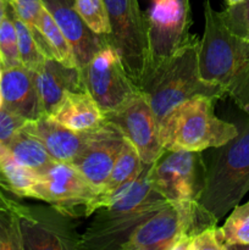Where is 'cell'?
<instances>
[{
  "label": "cell",
  "instance_id": "obj_2",
  "mask_svg": "<svg viewBox=\"0 0 249 250\" xmlns=\"http://www.w3.org/2000/svg\"><path fill=\"white\" fill-rule=\"evenodd\" d=\"M204 16L198 54L200 77L221 87L249 116V38L234 33L210 0L204 2Z\"/></svg>",
  "mask_w": 249,
  "mask_h": 250
},
{
  "label": "cell",
  "instance_id": "obj_12",
  "mask_svg": "<svg viewBox=\"0 0 249 250\" xmlns=\"http://www.w3.org/2000/svg\"><path fill=\"white\" fill-rule=\"evenodd\" d=\"M105 119L112 122L136 148L143 164L156 163L166 151L161 143L158 120L142 92L134 94L119 109L105 114Z\"/></svg>",
  "mask_w": 249,
  "mask_h": 250
},
{
  "label": "cell",
  "instance_id": "obj_6",
  "mask_svg": "<svg viewBox=\"0 0 249 250\" xmlns=\"http://www.w3.org/2000/svg\"><path fill=\"white\" fill-rule=\"evenodd\" d=\"M216 222L199 202L166 203L132 231L122 250H187L194 234Z\"/></svg>",
  "mask_w": 249,
  "mask_h": 250
},
{
  "label": "cell",
  "instance_id": "obj_28",
  "mask_svg": "<svg viewBox=\"0 0 249 250\" xmlns=\"http://www.w3.org/2000/svg\"><path fill=\"white\" fill-rule=\"evenodd\" d=\"M221 14L227 26L234 33L249 38V0H243L233 6H227Z\"/></svg>",
  "mask_w": 249,
  "mask_h": 250
},
{
  "label": "cell",
  "instance_id": "obj_16",
  "mask_svg": "<svg viewBox=\"0 0 249 250\" xmlns=\"http://www.w3.org/2000/svg\"><path fill=\"white\" fill-rule=\"evenodd\" d=\"M0 89L2 105L28 121H33L45 115L37 90L34 71L28 70L22 65L2 68Z\"/></svg>",
  "mask_w": 249,
  "mask_h": 250
},
{
  "label": "cell",
  "instance_id": "obj_1",
  "mask_svg": "<svg viewBox=\"0 0 249 250\" xmlns=\"http://www.w3.org/2000/svg\"><path fill=\"white\" fill-rule=\"evenodd\" d=\"M153 164H144L136 177L131 178L107 195L90 203V215L95 219L78 242V248L120 249L139 224L168 203L151 186Z\"/></svg>",
  "mask_w": 249,
  "mask_h": 250
},
{
  "label": "cell",
  "instance_id": "obj_22",
  "mask_svg": "<svg viewBox=\"0 0 249 250\" xmlns=\"http://www.w3.org/2000/svg\"><path fill=\"white\" fill-rule=\"evenodd\" d=\"M144 164L142 163L136 148L124 138V143L115 160L111 173L105 183L100 195H107L115 189L126 183L131 178L136 177L143 168Z\"/></svg>",
  "mask_w": 249,
  "mask_h": 250
},
{
  "label": "cell",
  "instance_id": "obj_31",
  "mask_svg": "<svg viewBox=\"0 0 249 250\" xmlns=\"http://www.w3.org/2000/svg\"><path fill=\"white\" fill-rule=\"evenodd\" d=\"M17 203H15L14 200L9 199L6 195L4 194L2 189L0 188V210H6V209H14L17 207Z\"/></svg>",
  "mask_w": 249,
  "mask_h": 250
},
{
  "label": "cell",
  "instance_id": "obj_17",
  "mask_svg": "<svg viewBox=\"0 0 249 250\" xmlns=\"http://www.w3.org/2000/svg\"><path fill=\"white\" fill-rule=\"evenodd\" d=\"M24 128L37 137L55 161L72 163L84 144V132H75L51 117L28 121Z\"/></svg>",
  "mask_w": 249,
  "mask_h": 250
},
{
  "label": "cell",
  "instance_id": "obj_9",
  "mask_svg": "<svg viewBox=\"0 0 249 250\" xmlns=\"http://www.w3.org/2000/svg\"><path fill=\"white\" fill-rule=\"evenodd\" d=\"M205 176L202 151H165L150 170L151 186L170 203L199 202Z\"/></svg>",
  "mask_w": 249,
  "mask_h": 250
},
{
  "label": "cell",
  "instance_id": "obj_34",
  "mask_svg": "<svg viewBox=\"0 0 249 250\" xmlns=\"http://www.w3.org/2000/svg\"><path fill=\"white\" fill-rule=\"evenodd\" d=\"M2 106V95H1V89H0V107Z\"/></svg>",
  "mask_w": 249,
  "mask_h": 250
},
{
  "label": "cell",
  "instance_id": "obj_15",
  "mask_svg": "<svg viewBox=\"0 0 249 250\" xmlns=\"http://www.w3.org/2000/svg\"><path fill=\"white\" fill-rule=\"evenodd\" d=\"M37 90L45 115H50L68 92L85 90L78 67H68L55 59H46L34 71Z\"/></svg>",
  "mask_w": 249,
  "mask_h": 250
},
{
  "label": "cell",
  "instance_id": "obj_23",
  "mask_svg": "<svg viewBox=\"0 0 249 250\" xmlns=\"http://www.w3.org/2000/svg\"><path fill=\"white\" fill-rule=\"evenodd\" d=\"M220 229L226 250L242 249L249 246V202L234 207Z\"/></svg>",
  "mask_w": 249,
  "mask_h": 250
},
{
  "label": "cell",
  "instance_id": "obj_27",
  "mask_svg": "<svg viewBox=\"0 0 249 250\" xmlns=\"http://www.w3.org/2000/svg\"><path fill=\"white\" fill-rule=\"evenodd\" d=\"M7 1L14 14L29 27L39 46L46 55L43 38L39 33V23H41L42 11L44 7L43 1L42 0H7Z\"/></svg>",
  "mask_w": 249,
  "mask_h": 250
},
{
  "label": "cell",
  "instance_id": "obj_30",
  "mask_svg": "<svg viewBox=\"0 0 249 250\" xmlns=\"http://www.w3.org/2000/svg\"><path fill=\"white\" fill-rule=\"evenodd\" d=\"M27 122L28 120L2 105L0 107V143H9Z\"/></svg>",
  "mask_w": 249,
  "mask_h": 250
},
{
  "label": "cell",
  "instance_id": "obj_11",
  "mask_svg": "<svg viewBox=\"0 0 249 250\" xmlns=\"http://www.w3.org/2000/svg\"><path fill=\"white\" fill-rule=\"evenodd\" d=\"M98 194L99 190L72 164L55 161L39 173L33 198L49 203L61 214L90 216V203Z\"/></svg>",
  "mask_w": 249,
  "mask_h": 250
},
{
  "label": "cell",
  "instance_id": "obj_33",
  "mask_svg": "<svg viewBox=\"0 0 249 250\" xmlns=\"http://www.w3.org/2000/svg\"><path fill=\"white\" fill-rule=\"evenodd\" d=\"M242 1H243V0H226L227 6H233V5L239 4V2H242Z\"/></svg>",
  "mask_w": 249,
  "mask_h": 250
},
{
  "label": "cell",
  "instance_id": "obj_7",
  "mask_svg": "<svg viewBox=\"0 0 249 250\" xmlns=\"http://www.w3.org/2000/svg\"><path fill=\"white\" fill-rule=\"evenodd\" d=\"M111 31L105 41L119 54L136 87H141L148 66V39L144 12L138 0H104Z\"/></svg>",
  "mask_w": 249,
  "mask_h": 250
},
{
  "label": "cell",
  "instance_id": "obj_21",
  "mask_svg": "<svg viewBox=\"0 0 249 250\" xmlns=\"http://www.w3.org/2000/svg\"><path fill=\"white\" fill-rule=\"evenodd\" d=\"M39 33L43 38L45 53L49 59H55L59 62L68 66V67H77L73 56L72 49L68 44L67 39L62 34L61 29L59 28L58 23L50 12L43 7L41 16V23H39Z\"/></svg>",
  "mask_w": 249,
  "mask_h": 250
},
{
  "label": "cell",
  "instance_id": "obj_3",
  "mask_svg": "<svg viewBox=\"0 0 249 250\" xmlns=\"http://www.w3.org/2000/svg\"><path fill=\"white\" fill-rule=\"evenodd\" d=\"M198 54L199 41L194 38L144 75L139 90L148 99L159 126L173 107L186 100L202 95L214 99L226 97L221 87L200 77Z\"/></svg>",
  "mask_w": 249,
  "mask_h": 250
},
{
  "label": "cell",
  "instance_id": "obj_29",
  "mask_svg": "<svg viewBox=\"0 0 249 250\" xmlns=\"http://www.w3.org/2000/svg\"><path fill=\"white\" fill-rule=\"evenodd\" d=\"M187 250H226L220 227L210 226L188 241Z\"/></svg>",
  "mask_w": 249,
  "mask_h": 250
},
{
  "label": "cell",
  "instance_id": "obj_8",
  "mask_svg": "<svg viewBox=\"0 0 249 250\" xmlns=\"http://www.w3.org/2000/svg\"><path fill=\"white\" fill-rule=\"evenodd\" d=\"M144 19L148 39L146 71L195 38L189 34V0H150Z\"/></svg>",
  "mask_w": 249,
  "mask_h": 250
},
{
  "label": "cell",
  "instance_id": "obj_32",
  "mask_svg": "<svg viewBox=\"0 0 249 250\" xmlns=\"http://www.w3.org/2000/svg\"><path fill=\"white\" fill-rule=\"evenodd\" d=\"M7 7H9V1L7 0H0V22H1V20L6 15Z\"/></svg>",
  "mask_w": 249,
  "mask_h": 250
},
{
  "label": "cell",
  "instance_id": "obj_18",
  "mask_svg": "<svg viewBox=\"0 0 249 250\" xmlns=\"http://www.w3.org/2000/svg\"><path fill=\"white\" fill-rule=\"evenodd\" d=\"M46 116L75 132L95 128L105 121V115L87 90L68 92L59 106Z\"/></svg>",
  "mask_w": 249,
  "mask_h": 250
},
{
  "label": "cell",
  "instance_id": "obj_10",
  "mask_svg": "<svg viewBox=\"0 0 249 250\" xmlns=\"http://www.w3.org/2000/svg\"><path fill=\"white\" fill-rule=\"evenodd\" d=\"M80 70L85 90L104 115L119 109L141 92L124 70L117 51L107 43Z\"/></svg>",
  "mask_w": 249,
  "mask_h": 250
},
{
  "label": "cell",
  "instance_id": "obj_13",
  "mask_svg": "<svg viewBox=\"0 0 249 250\" xmlns=\"http://www.w3.org/2000/svg\"><path fill=\"white\" fill-rule=\"evenodd\" d=\"M84 144L72 165L102 193L115 160L124 143V137L112 122L105 121L85 131Z\"/></svg>",
  "mask_w": 249,
  "mask_h": 250
},
{
  "label": "cell",
  "instance_id": "obj_24",
  "mask_svg": "<svg viewBox=\"0 0 249 250\" xmlns=\"http://www.w3.org/2000/svg\"><path fill=\"white\" fill-rule=\"evenodd\" d=\"M11 14L17 33V44H19V55L21 65L28 70L37 71L48 58L39 46L38 42L34 38L29 27L14 14L12 9Z\"/></svg>",
  "mask_w": 249,
  "mask_h": 250
},
{
  "label": "cell",
  "instance_id": "obj_26",
  "mask_svg": "<svg viewBox=\"0 0 249 250\" xmlns=\"http://www.w3.org/2000/svg\"><path fill=\"white\" fill-rule=\"evenodd\" d=\"M20 65L17 33L9 5L6 15L0 22V66L1 68H9Z\"/></svg>",
  "mask_w": 249,
  "mask_h": 250
},
{
  "label": "cell",
  "instance_id": "obj_20",
  "mask_svg": "<svg viewBox=\"0 0 249 250\" xmlns=\"http://www.w3.org/2000/svg\"><path fill=\"white\" fill-rule=\"evenodd\" d=\"M6 146L17 163L36 171L37 173H42L55 163L42 142L24 127L15 134Z\"/></svg>",
  "mask_w": 249,
  "mask_h": 250
},
{
  "label": "cell",
  "instance_id": "obj_5",
  "mask_svg": "<svg viewBox=\"0 0 249 250\" xmlns=\"http://www.w3.org/2000/svg\"><path fill=\"white\" fill-rule=\"evenodd\" d=\"M210 97H195L173 107L160 125L166 151H204L228 143L238 134L234 125L215 115Z\"/></svg>",
  "mask_w": 249,
  "mask_h": 250
},
{
  "label": "cell",
  "instance_id": "obj_35",
  "mask_svg": "<svg viewBox=\"0 0 249 250\" xmlns=\"http://www.w3.org/2000/svg\"><path fill=\"white\" fill-rule=\"evenodd\" d=\"M1 73H2V68L1 66H0V80H1Z\"/></svg>",
  "mask_w": 249,
  "mask_h": 250
},
{
  "label": "cell",
  "instance_id": "obj_14",
  "mask_svg": "<svg viewBox=\"0 0 249 250\" xmlns=\"http://www.w3.org/2000/svg\"><path fill=\"white\" fill-rule=\"evenodd\" d=\"M42 1L67 39L77 67L82 68L106 44L105 37L98 36L85 24L82 17L76 11L75 0Z\"/></svg>",
  "mask_w": 249,
  "mask_h": 250
},
{
  "label": "cell",
  "instance_id": "obj_19",
  "mask_svg": "<svg viewBox=\"0 0 249 250\" xmlns=\"http://www.w3.org/2000/svg\"><path fill=\"white\" fill-rule=\"evenodd\" d=\"M39 173L15 160L6 144L0 143V188L17 197L33 198Z\"/></svg>",
  "mask_w": 249,
  "mask_h": 250
},
{
  "label": "cell",
  "instance_id": "obj_25",
  "mask_svg": "<svg viewBox=\"0 0 249 250\" xmlns=\"http://www.w3.org/2000/svg\"><path fill=\"white\" fill-rule=\"evenodd\" d=\"M76 11L98 36L106 37L111 31L109 14L104 0H75Z\"/></svg>",
  "mask_w": 249,
  "mask_h": 250
},
{
  "label": "cell",
  "instance_id": "obj_4",
  "mask_svg": "<svg viewBox=\"0 0 249 250\" xmlns=\"http://www.w3.org/2000/svg\"><path fill=\"white\" fill-rule=\"evenodd\" d=\"M212 149L199 204L217 224L249 192V124L228 143Z\"/></svg>",
  "mask_w": 249,
  "mask_h": 250
}]
</instances>
